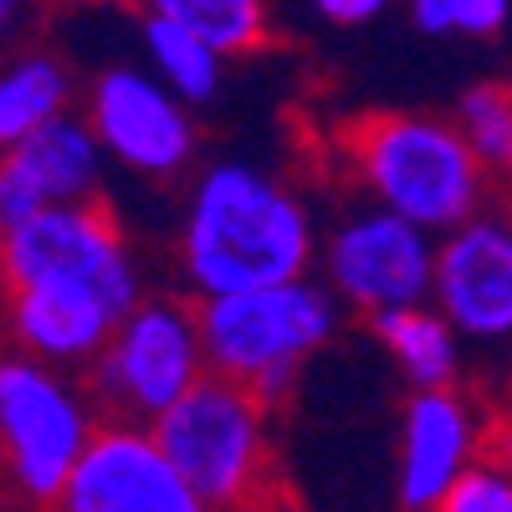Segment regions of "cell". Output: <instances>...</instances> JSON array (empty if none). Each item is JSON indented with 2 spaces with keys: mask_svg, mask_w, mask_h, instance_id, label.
Returning a JSON list of instances; mask_svg holds the SVG:
<instances>
[{
  "mask_svg": "<svg viewBox=\"0 0 512 512\" xmlns=\"http://www.w3.org/2000/svg\"><path fill=\"white\" fill-rule=\"evenodd\" d=\"M313 226L272 175L251 164H216L190 190L180 226V267L200 297L303 277Z\"/></svg>",
  "mask_w": 512,
  "mask_h": 512,
  "instance_id": "6da1fadb",
  "label": "cell"
},
{
  "mask_svg": "<svg viewBox=\"0 0 512 512\" xmlns=\"http://www.w3.org/2000/svg\"><path fill=\"white\" fill-rule=\"evenodd\" d=\"M349 154L369 195L425 231H456L472 221L487 190V164L466 144L461 123L446 118L369 113L349 128Z\"/></svg>",
  "mask_w": 512,
  "mask_h": 512,
  "instance_id": "7a4b0ae2",
  "label": "cell"
},
{
  "mask_svg": "<svg viewBox=\"0 0 512 512\" xmlns=\"http://www.w3.org/2000/svg\"><path fill=\"white\" fill-rule=\"evenodd\" d=\"M154 431L175 456L200 507H267L277 502L272 446H267V400L231 374H200L195 390L169 405Z\"/></svg>",
  "mask_w": 512,
  "mask_h": 512,
  "instance_id": "3957f363",
  "label": "cell"
},
{
  "mask_svg": "<svg viewBox=\"0 0 512 512\" xmlns=\"http://www.w3.org/2000/svg\"><path fill=\"white\" fill-rule=\"evenodd\" d=\"M333 323H338L333 292L308 277L200 297V333L210 369L251 384L267 405L287 395L292 374L303 369V359L318 344H328Z\"/></svg>",
  "mask_w": 512,
  "mask_h": 512,
  "instance_id": "277c9868",
  "label": "cell"
},
{
  "mask_svg": "<svg viewBox=\"0 0 512 512\" xmlns=\"http://www.w3.org/2000/svg\"><path fill=\"white\" fill-rule=\"evenodd\" d=\"M88 384H72L62 364L36 354H11L0 364V461L6 487L21 507H57L72 466L88 451L93 420Z\"/></svg>",
  "mask_w": 512,
  "mask_h": 512,
  "instance_id": "5b68a950",
  "label": "cell"
},
{
  "mask_svg": "<svg viewBox=\"0 0 512 512\" xmlns=\"http://www.w3.org/2000/svg\"><path fill=\"white\" fill-rule=\"evenodd\" d=\"M200 374H210L200 308H185L180 297H139L82 369L88 395L128 420H159L185 390H195Z\"/></svg>",
  "mask_w": 512,
  "mask_h": 512,
  "instance_id": "8992f818",
  "label": "cell"
},
{
  "mask_svg": "<svg viewBox=\"0 0 512 512\" xmlns=\"http://www.w3.org/2000/svg\"><path fill=\"white\" fill-rule=\"evenodd\" d=\"M6 287H67L93 292L113 313H134L139 272L103 200L41 205L6 226Z\"/></svg>",
  "mask_w": 512,
  "mask_h": 512,
  "instance_id": "52a82bcc",
  "label": "cell"
},
{
  "mask_svg": "<svg viewBox=\"0 0 512 512\" xmlns=\"http://www.w3.org/2000/svg\"><path fill=\"white\" fill-rule=\"evenodd\" d=\"M436 231L400 216L390 205L359 210L323 246L328 287L364 313L405 308L436 297Z\"/></svg>",
  "mask_w": 512,
  "mask_h": 512,
  "instance_id": "ba28073f",
  "label": "cell"
},
{
  "mask_svg": "<svg viewBox=\"0 0 512 512\" xmlns=\"http://www.w3.org/2000/svg\"><path fill=\"white\" fill-rule=\"evenodd\" d=\"M67 512H205L195 487L164 451L154 420H108L93 431L72 482L62 492Z\"/></svg>",
  "mask_w": 512,
  "mask_h": 512,
  "instance_id": "9c48e42d",
  "label": "cell"
},
{
  "mask_svg": "<svg viewBox=\"0 0 512 512\" xmlns=\"http://www.w3.org/2000/svg\"><path fill=\"white\" fill-rule=\"evenodd\" d=\"M185 108L190 103L159 72H139V67H108L88 93V118L108 159L149 180H175L190 169L195 118Z\"/></svg>",
  "mask_w": 512,
  "mask_h": 512,
  "instance_id": "30bf717a",
  "label": "cell"
},
{
  "mask_svg": "<svg viewBox=\"0 0 512 512\" xmlns=\"http://www.w3.org/2000/svg\"><path fill=\"white\" fill-rule=\"evenodd\" d=\"M103 139L93 118L57 113L52 123L31 128L26 139L6 144L0 164V226H16L36 216L41 205L62 200H98L103 190Z\"/></svg>",
  "mask_w": 512,
  "mask_h": 512,
  "instance_id": "8fae6325",
  "label": "cell"
},
{
  "mask_svg": "<svg viewBox=\"0 0 512 512\" xmlns=\"http://www.w3.org/2000/svg\"><path fill=\"white\" fill-rule=\"evenodd\" d=\"M436 308L466 338H512V221L472 216L436 251Z\"/></svg>",
  "mask_w": 512,
  "mask_h": 512,
  "instance_id": "7c38bea8",
  "label": "cell"
},
{
  "mask_svg": "<svg viewBox=\"0 0 512 512\" xmlns=\"http://www.w3.org/2000/svg\"><path fill=\"white\" fill-rule=\"evenodd\" d=\"M477 461V420L451 384L415 390L400 420V461H395V497L410 512L446 507L456 477Z\"/></svg>",
  "mask_w": 512,
  "mask_h": 512,
  "instance_id": "4fadbf2b",
  "label": "cell"
},
{
  "mask_svg": "<svg viewBox=\"0 0 512 512\" xmlns=\"http://www.w3.org/2000/svg\"><path fill=\"white\" fill-rule=\"evenodd\" d=\"M6 323L21 354H36L62 369H88L113 338L123 313H113L93 292L67 287H6Z\"/></svg>",
  "mask_w": 512,
  "mask_h": 512,
  "instance_id": "5bb4252c",
  "label": "cell"
},
{
  "mask_svg": "<svg viewBox=\"0 0 512 512\" xmlns=\"http://www.w3.org/2000/svg\"><path fill=\"white\" fill-rule=\"evenodd\" d=\"M379 344L390 349V359L400 364V374L415 384V390H431V384H451L456 379V323L441 308L425 303H405V308H384L369 313Z\"/></svg>",
  "mask_w": 512,
  "mask_h": 512,
  "instance_id": "9a60e30c",
  "label": "cell"
},
{
  "mask_svg": "<svg viewBox=\"0 0 512 512\" xmlns=\"http://www.w3.org/2000/svg\"><path fill=\"white\" fill-rule=\"evenodd\" d=\"M67 98H72V77L57 57L47 52L16 57L6 77H0V144H16L31 128L67 113Z\"/></svg>",
  "mask_w": 512,
  "mask_h": 512,
  "instance_id": "2e32d148",
  "label": "cell"
},
{
  "mask_svg": "<svg viewBox=\"0 0 512 512\" xmlns=\"http://www.w3.org/2000/svg\"><path fill=\"white\" fill-rule=\"evenodd\" d=\"M144 52L149 67L175 88L185 103H210L221 88V47H210L200 31H190L185 21H169L144 11Z\"/></svg>",
  "mask_w": 512,
  "mask_h": 512,
  "instance_id": "e0dca14e",
  "label": "cell"
},
{
  "mask_svg": "<svg viewBox=\"0 0 512 512\" xmlns=\"http://www.w3.org/2000/svg\"><path fill=\"white\" fill-rule=\"evenodd\" d=\"M139 6L169 21H185L226 57L256 52L267 41V0H139Z\"/></svg>",
  "mask_w": 512,
  "mask_h": 512,
  "instance_id": "ac0fdd59",
  "label": "cell"
},
{
  "mask_svg": "<svg viewBox=\"0 0 512 512\" xmlns=\"http://www.w3.org/2000/svg\"><path fill=\"white\" fill-rule=\"evenodd\" d=\"M456 123H461L466 144L477 149V159L487 169L512 175V88L507 82H482V88H472L456 108Z\"/></svg>",
  "mask_w": 512,
  "mask_h": 512,
  "instance_id": "d6986e66",
  "label": "cell"
},
{
  "mask_svg": "<svg viewBox=\"0 0 512 512\" xmlns=\"http://www.w3.org/2000/svg\"><path fill=\"white\" fill-rule=\"evenodd\" d=\"M512 0H410V16L425 36H497Z\"/></svg>",
  "mask_w": 512,
  "mask_h": 512,
  "instance_id": "ffe728a7",
  "label": "cell"
},
{
  "mask_svg": "<svg viewBox=\"0 0 512 512\" xmlns=\"http://www.w3.org/2000/svg\"><path fill=\"white\" fill-rule=\"evenodd\" d=\"M446 512H512V466L497 456L472 461L446 492Z\"/></svg>",
  "mask_w": 512,
  "mask_h": 512,
  "instance_id": "44dd1931",
  "label": "cell"
},
{
  "mask_svg": "<svg viewBox=\"0 0 512 512\" xmlns=\"http://www.w3.org/2000/svg\"><path fill=\"white\" fill-rule=\"evenodd\" d=\"M318 6V16H328L333 26H364V21H374L379 11H390L395 0H313Z\"/></svg>",
  "mask_w": 512,
  "mask_h": 512,
  "instance_id": "7402d4cb",
  "label": "cell"
},
{
  "mask_svg": "<svg viewBox=\"0 0 512 512\" xmlns=\"http://www.w3.org/2000/svg\"><path fill=\"white\" fill-rule=\"evenodd\" d=\"M487 456H497L502 466H512V420L492 431V441H487Z\"/></svg>",
  "mask_w": 512,
  "mask_h": 512,
  "instance_id": "603a6c76",
  "label": "cell"
},
{
  "mask_svg": "<svg viewBox=\"0 0 512 512\" xmlns=\"http://www.w3.org/2000/svg\"><path fill=\"white\" fill-rule=\"evenodd\" d=\"M0 11H6V26H16V11H21V0H0Z\"/></svg>",
  "mask_w": 512,
  "mask_h": 512,
  "instance_id": "cb8c5ba5",
  "label": "cell"
},
{
  "mask_svg": "<svg viewBox=\"0 0 512 512\" xmlns=\"http://www.w3.org/2000/svg\"><path fill=\"white\" fill-rule=\"evenodd\" d=\"M77 6H118V0H77Z\"/></svg>",
  "mask_w": 512,
  "mask_h": 512,
  "instance_id": "d4e9b609",
  "label": "cell"
}]
</instances>
